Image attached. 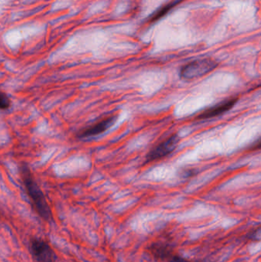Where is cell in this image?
Here are the masks:
<instances>
[{
  "label": "cell",
  "mask_w": 261,
  "mask_h": 262,
  "mask_svg": "<svg viewBox=\"0 0 261 262\" xmlns=\"http://www.w3.org/2000/svg\"><path fill=\"white\" fill-rule=\"evenodd\" d=\"M181 0H179V1H175L173 3H170V4L167 5V6L162 7V9H159L156 13L154 14L153 17H152V20L153 21H156V20L159 19L161 17L165 15L172 8L174 7L175 6L178 4V3H180Z\"/></svg>",
  "instance_id": "obj_8"
},
{
  "label": "cell",
  "mask_w": 261,
  "mask_h": 262,
  "mask_svg": "<svg viewBox=\"0 0 261 262\" xmlns=\"http://www.w3.org/2000/svg\"><path fill=\"white\" fill-rule=\"evenodd\" d=\"M217 66L218 63L209 58L196 60L183 66L179 75L182 79L191 80L207 75Z\"/></svg>",
  "instance_id": "obj_2"
},
{
  "label": "cell",
  "mask_w": 261,
  "mask_h": 262,
  "mask_svg": "<svg viewBox=\"0 0 261 262\" xmlns=\"http://www.w3.org/2000/svg\"><path fill=\"white\" fill-rule=\"evenodd\" d=\"M238 100H239V98L237 97L225 100L219 104L206 109L205 112H202L199 115V119H209V118L220 116V115H223V114L226 113L228 111L231 110L238 102Z\"/></svg>",
  "instance_id": "obj_6"
},
{
  "label": "cell",
  "mask_w": 261,
  "mask_h": 262,
  "mask_svg": "<svg viewBox=\"0 0 261 262\" xmlns=\"http://www.w3.org/2000/svg\"><path fill=\"white\" fill-rule=\"evenodd\" d=\"M31 253L36 262H55L56 255L49 243L41 238H34L31 241Z\"/></svg>",
  "instance_id": "obj_3"
},
{
  "label": "cell",
  "mask_w": 261,
  "mask_h": 262,
  "mask_svg": "<svg viewBox=\"0 0 261 262\" xmlns=\"http://www.w3.org/2000/svg\"><path fill=\"white\" fill-rule=\"evenodd\" d=\"M10 105L11 101L9 97L3 92H0V110H7Z\"/></svg>",
  "instance_id": "obj_9"
},
{
  "label": "cell",
  "mask_w": 261,
  "mask_h": 262,
  "mask_svg": "<svg viewBox=\"0 0 261 262\" xmlns=\"http://www.w3.org/2000/svg\"><path fill=\"white\" fill-rule=\"evenodd\" d=\"M116 120H117L116 115H113L107 117V118L98 121V123L93 124L90 127L81 130L79 133L78 137H81V138H85V137H94V136L99 135V134L105 132L110 127H112L116 122Z\"/></svg>",
  "instance_id": "obj_5"
},
{
  "label": "cell",
  "mask_w": 261,
  "mask_h": 262,
  "mask_svg": "<svg viewBox=\"0 0 261 262\" xmlns=\"http://www.w3.org/2000/svg\"><path fill=\"white\" fill-rule=\"evenodd\" d=\"M196 173V169H185V170H184L183 172H181V174H182V177H192V176L195 175V174Z\"/></svg>",
  "instance_id": "obj_11"
},
{
  "label": "cell",
  "mask_w": 261,
  "mask_h": 262,
  "mask_svg": "<svg viewBox=\"0 0 261 262\" xmlns=\"http://www.w3.org/2000/svg\"><path fill=\"white\" fill-rule=\"evenodd\" d=\"M150 252L158 259L165 260L172 257V249L170 244L164 243H153L150 246Z\"/></svg>",
  "instance_id": "obj_7"
},
{
  "label": "cell",
  "mask_w": 261,
  "mask_h": 262,
  "mask_svg": "<svg viewBox=\"0 0 261 262\" xmlns=\"http://www.w3.org/2000/svg\"><path fill=\"white\" fill-rule=\"evenodd\" d=\"M21 173L26 190L38 215L47 221L52 220V211L49 207V203L42 191L37 184L30 169L26 166H23L21 169Z\"/></svg>",
  "instance_id": "obj_1"
},
{
  "label": "cell",
  "mask_w": 261,
  "mask_h": 262,
  "mask_svg": "<svg viewBox=\"0 0 261 262\" xmlns=\"http://www.w3.org/2000/svg\"><path fill=\"white\" fill-rule=\"evenodd\" d=\"M248 238L254 241H260V229L257 228L254 232L248 235Z\"/></svg>",
  "instance_id": "obj_10"
},
{
  "label": "cell",
  "mask_w": 261,
  "mask_h": 262,
  "mask_svg": "<svg viewBox=\"0 0 261 262\" xmlns=\"http://www.w3.org/2000/svg\"><path fill=\"white\" fill-rule=\"evenodd\" d=\"M179 137L177 134L171 136L167 140H164L160 144L153 148L152 150L150 151L147 154L146 161L153 162L155 160H159L167 156L170 155L173 152L179 143Z\"/></svg>",
  "instance_id": "obj_4"
},
{
  "label": "cell",
  "mask_w": 261,
  "mask_h": 262,
  "mask_svg": "<svg viewBox=\"0 0 261 262\" xmlns=\"http://www.w3.org/2000/svg\"><path fill=\"white\" fill-rule=\"evenodd\" d=\"M170 262H191L188 261V260L185 259V258H182V257L178 256V255H174L172 256L170 258Z\"/></svg>",
  "instance_id": "obj_12"
}]
</instances>
